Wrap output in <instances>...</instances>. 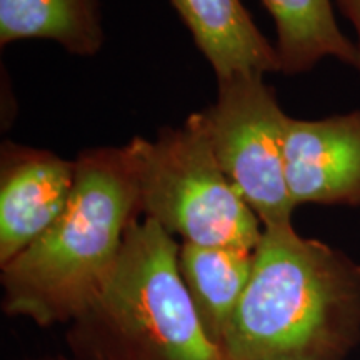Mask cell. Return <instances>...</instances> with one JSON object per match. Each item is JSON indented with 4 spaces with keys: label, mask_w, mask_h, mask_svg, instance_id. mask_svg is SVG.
Returning <instances> with one entry per match:
<instances>
[{
    "label": "cell",
    "mask_w": 360,
    "mask_h": 360,
    "mask_svg": "<svg viewBox=\"0 0 360 360\" xmlns=\"http://www.w3.org/2000/svg\"><path fill=\"white\" fill-rule=\"evenodd\" d=\"M139 219L137 164L130 143L80 152L64 212L0 267L2 312L42 328L69 326L109 282L125 236Z\"/></svg>",
    "instance_id": "cell-1"
},
{
    "label": "cell",
    "mask_w": 360,
    "mask_h": 360,
    "mask_svg": "<svg viewBox=\"0 0 360 360\" xmlns=\"http://www.w3.org/2000/svg\"><path fill=\"white\" fill-rule=\"evenodd\" d=\"M360 344V264L300 236L264 229L225 360H345Z\"/></svg>",
    "instance_id": "cell-2"
},
{
    "label": "cell",
    "mask_w": 360,
    "mask_h": 360,
    "mask_svg": "<svg viewBox=\"0 0 360 360\" xmlns=\"http://www.w3.org/2000/svg\"><path fill=\"white\" fill-rule=\"evenodd\" d=\"M180 242L159 224L129 229L109 282L67 326L75 360H225L179 272Z\"/></svg>",
    "instance_id": "cell-3"
},
{
    "label": "cell",
    "mask_w": 360,
    "mask_h": 360,
    "mask_svg": "<svg viewBox=\"0 0 360 360\" xmlns=\"http://www.w3.org/2000/svg\"><path fill=\"white\" fill-rule=\"evenodd\" d=\"M137 164L142 219L179 242L255 250L264 227L220 167L202 112L154 141H129Z\"/></svg>",
    "instance_id": "cell-4"
},
{
    "label": "cell",
    "mask_w": 360,
    "mask_h": 360,
    "mask_svg": "<svg viewBox=\"0 0 360 360\" xmlns=\"http://www.w3.org/2000/svg\"><path fill=\"white\" fill-rule=\"evenodd\" d=\"M262 72L217 79V98L202 110L220 167L264 229L292 224L295 202L285 179L289 117Z\"/></svg>",
    "instance_id": "cell-5"
},
{
    "label": "cell",
    "mask_w": 360,
    "mask_h": 360,
    "mask_svg": "<svg viewBox=\"0 0 360 360\" xmlns=\"http://www.w3.org/2000/svg\"><path fill=\"white\" fill-rule=\"evenodd\" d=\"M75 186V160L45 148L0 146V267L22 254L58 219Z\"/></svg>",
    "instance_id": "cell-6"
},
{
    "label": "cell",
    "mask_w": 360,
    "mask_h": 360,
    "mask_svg": "<svg viewBox=\"0 0 360 360\" xmlns=\"http://www.w3.org/2000/svg\"><path fill=\"white\" fill-rule=\"evenodd\" d=\"M285 179L295 205H360V109L305 120L289 117Z\"/></svg>",
    "instance_id": "cell-7"
},
{
    "label": "cell",
    "mask_w": 360,
    "mask_h": 360,
    "mask_svg": "<svg viewBox=\"0 0 360 360\" xmlns=\"http://www.w3.org/2000/svg\"><path fill=\"white\" fill-rule=\"evenodd\" d=\"M215 77L281 72L276 45L260 32L242 0H170Z\"/></svg>",
    "instance_id": "cell-8"
},
{
    "label": "cell",
    "mask_w": 360,
    "mask_h": 360,
    "mask_svg": "<svg viewBox=\"0 0 360 360\" xmlns=\"http://www.w3.org/2000/svg\"><path fill=\"white\" fill-rule=\"evenodd\" d=\"M254 250L180 242L179 272L207 335L222 349L249 283Z\"/></svg>",
    "instance_id": "cell-9"
},
{
    "label": "cell",
    "mask_w": 360,
    "mask_h": 360,
    "mask_svg": "<svg viewBox=\"0 0 360 360\" xmlns=\"http://www.w3.org/2000/svg\"><path fill=\"white\" fill-rule=\"evenodd\" d=\"M262 4L276 25L282 74H307L326 57L355 69L357 49L337 24L334 0H262Z\"/></svg>",
    "instance_id": "cell-10"
},
{
    "label": "cell",
    "mask_w": 360,
    "mask_h": 360,
    "mask_svg": "<svg viewBox=\"0 0 360 360\" xmlns=\"http://www.w3.org/2000/svg\"><path fill=\"white\" fill-rule=\"evenodd\" d=\"M32 39L96 56L105 40L102 0H0V45Z\"/></svg>",
    "instance_id": "cell-11"
},
{
    "label": "cell",
    "mask_w": 360,
    "mask_h": 360,
    "mask_svg": "<svg viewBox=\"0 0 360 360\" xmlns=\"http://www.w3.org/2000/svg\"><path fill=\"white\" fill-rule=\"evenodd\" d=\"M334 4L340 8L342 15L350 22L355 34H357V42H355L357 62H355V69L360 74V0H334Z\"/></svg>",
    "instance_id": "cell-12"
},
{
    "label": "cell",
    "mask_w": 360,
    "mask_h": 360,
    "mask_svg": "<svg viewBox=\"0 0 360 360\" xmlns=\"http://www.w3.org/2000/svg\"><path fill=\"white\" fill-rule=\"evenodd\" d=\"M24 360H75L70 354H44L35 357H27Z\"/></svg>",
    "instance_id": "cell-13"
}]
</instances>
